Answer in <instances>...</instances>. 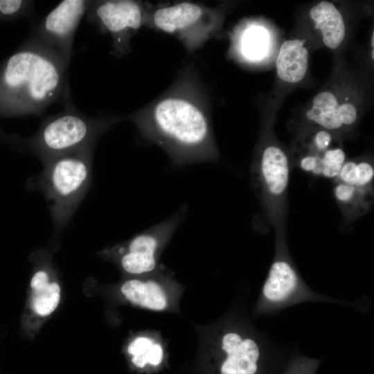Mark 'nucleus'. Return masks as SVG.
<instances>
[{
  "label": "nucleus",
  "mask_w": 374,
  "mask_h": 374,
  "mask_svg": "<svg viewBox=\"0 0 374 374\" xmlns=\"http://www.w3.org/2000/svg\"><path fill=\"white\" fill-rule=\"evenodd\" d=\"M145 141L157 145L176 166L214 161L215 144L204 88L193 69L143 108L126 115Z\"/></svg>",
  "instance_id": "1"
},
{
  "label": "nucleus",
  "mask_w": 374,
  "mask_h": 374,
  "mask_svg": "<svg viewBox=\"0 0 374 374\" xmlns=\"http://www.w3.org/2000/svg\"><path fill=\"white\" fill-rule=\"evenodd\" d=\"M68 64L60 54L28 37L0 61V118L39 116L71 98Z\"/></svg>",
  "instance_id": "2"
},
{
  "label": "nucleus",
  "mask_w": 374,
  "mask_h": 374,
  "mask_svg": "<svg viewBox=\"0 0 374 374\" xmlns=\"http://www.w3.org/2000/svg\"><path fill=\"white\" fill-rule=\"evenodd\" d=\"M94 149L87 147L48 159L42 162V172L26 182L29 190L44 194L57 233L67 225L90 187Z\"/></svg>",
  "instance_id": "3"
},
{
  "label": "nucleus",
  "mask_w": 374,
  "mask_h": 374,
  "mask_svg": "<svg viewBox=\"0 0 374 374\" xmlns=\"http://www.w3.org/2000/svg\"><path fill=\"white\" fill-rule=\"evenodd\" d=\"M122 120L123 117L114 114L89 116L79 111L70 98L64 103L62 111L46 116L37 131L25 138L26 150L44 162L87 147H96L98 139Z\"/></svg>",
  "instance_id": "4"
},
{
  "label": "nucleus",
  "mask_w": 374,
  "mask_h": 374,
  "mask_svg": "<svg viewBox=\"0 0 374 374\" xmlns=\"http://www.w3.org/2000/svg\"><path fill=\"white\" fill-rule=\"evenodd\" d=\"M291 161L275 143L264 145L251 168V178L262 211L277 233H285Z\"/></svg>",
  "instance_id": "5"
},
{
  "label": "nucleus",
  "mask_w": 374,
  "mask_h": 374,
  "mask_svg": "<svg viewBox=\"0 0 374 374\" xmlns=\"http://www.w3.org/2000/svg\"><path fill=\"white\" fill-rule=\"evenodd\" d=\"M275 246L274 257L257 305L258 313H276L304 301L340 303L351 305L348 302L319 294L307 286L289 253L285 233H276Z\"/></svg>",
  "instance_id": "6"
},
{
  "label": "nucleus",
  "mask_w": 374,
  "mask_h": 374,
  "mask_svg": "<svg viewBox=\"0 0 374 374\" xmlns=\"http://www.w3.org/2000/svg\"><path fill=\"white\" fill-rule=\"evenodd\" d=\"M222 19L217 8L181 1L152 8L147 26L175 36L188 52H195L219 30Z\"/></svg>",
  "instance_id": "7"
},
{
  "label": "nucleus",
  "mask_w": 374,
  "mask_h": 374,
  "mask_svg": "<svg viewBox=\"0 0 374 374\" xmlns=\"http://www.w3.org/2000/svg\"><path fill=\"white\" fill-rule=\"evenodd\" d=\"M151 9L141 1H92L87 19L101 33L110 35L111 53L121 57L131 52V39L143 26H147Z\"/></svg>",
  "instance_id": "8"
},
{
  "label": "nucleus",
  "mask_w": 374,
  "mask_h": 374,
  "mask_svg": "<svg viewBox=\"0 0 374 374\" xmlns=\"http://www.w3.org/2000/svg\"><path fill=\"white\" fill-rule=\"evenodd\" d=\"M188 210L187 204H184L174 214L118 247L117 254L122 269L131 274L152 271L161 245L184 220Z\"/></svg>",
  "instance_id": "9"
},
{
  "label": "nucleus",
  "mask_w": 374,
  "mask_h": 374,
  "mask_svg": "<svg viewBox=\"0 0 374 374\" xmlns=\"http://www.w3.org/2000/svg\"><path fill=\"white\" fill-rule=\"evenodd\" d=\"M91 1H62L33 28L29 37L57 51L69 64L76 30Z\"/></svg>",
  "instance_id": "10"
},
{
  "label": "nucleus",
  "mask_w": 374,
  "mask_h": 374,
  "mask_svg": "<svg viewBox=\"0 0 374 374\" xmlns=\"http://www.w3.org/2000/svg\"><path fill=\"white\" fill-rule=\"evenodd\" d=\"M221 337L220 348L225 356L221 374H256L262 353L270 343L267 339L245 335L237 330L226 331Z\"/></svg>",
  "instance_id": "11"
},
{
  "label": "nucleus",
  "mask_w": 374,
  "mask_h": 374,
  "mask_svg": "<svg viewBox=\"0 0 374 374\" xmlns=\"http://www.w3.org/2000/svg\"><path fill=\"white\" fill-rule=\"evenodd\" d=\"M305 117L315 127L336 134L356 123L358 111L353 102L341 100L334 92L323 91L314 96Z\"/></svg>",
  "instance_id": "12"
},
{
  "label": "nucleus",
  "mask_w": 374,
  "mask_h": 374,
  "mask_svg": "<svg viewBox=\"0 0 374 374\" xmlns=\"http://www.w3.org/2000/svg\"><path fill=\"white\" fill-rule=\"evenodd\" d=\"M305 40H286L281 45L276 58V73L280 80L297 83L305 77L308 68V51Z\"/></svg>",
  "instance_id": "13"
},
{
  "label": "nucleus",
  "mask_w": 374,
  "mask_h": 374,
  "mask_svg": "<svg viewBox=\"0 0 374 374\" xmlns=\"http://www.w3.org/2000/svg\"><path fill=\"white\" fill-rule=\"evenodd\" d=\"M310 16L325 46L330 49L338 48L345 37L346 26L337 8L332 3L322 1L310 9Z\"/></svg>",
  "instance_id": "14"
},
{
  "label": "nucleus",
  "mask_w": 374,
  "mask_h": 374,
  "mask_svg": "<svg viewBox=\"0 0 374 374\" xmlns=\"http://www.w3.org/2000/svg\"><path fill=\"white\" fill-rule=\"evenodd\" d=\"M333 194L346 221H353L368 212L372 206L373 192L335 181Z\"/></svg>",
  "instance_id": "15"
},
{
  "label": "nucleus",
  "mask_w": 374,
  "mask_h": 374,
  "mask_svg": "<svg viewBox=\"0 0 374 374\" xmlns=\"http://www.w3.org/2000/svg\"><path fill=\"white\" fill-rule=\"evenodd\" d=\"M48 269L40 268L30 280L32 308L39 316H48L57 307L60 299V287L56 282H50Z\"/></svg>",
  "instance_id": "16"
},
{
  "label": "nucleus",
  "mask_w": 374,
  "mask_h": 374,
  "mask_svg": "<svg viewBox=\"0 0 374 374\" xmlns=\"http://www.w3.org/2000/svg\"><path fill=\"white\" fill-rule=\"evenodd\" d=\"M121 290L134 304L154 310H162L166 308V294L155 282L131 279L122 285Z\"/></svg>",
  "instance_id": "17"
},
{
  "label": "nucleus",
  "mask_w": 374,
  "mask_h": 374,
  "mask_svg": "<svg viewBox=\"0 0 374 374\" xmlns=\"http://www.w3.org/2000/svg\"><path fill=\"white\" fill-rule=\"evenodd\" d=\"M269 46V35L264 28L251 24L242 30L238 47L242 57L250 62L265 57Z\"/></svg>",
  "instance_id": "18"
},
{
  "label": "nucleus",
  "mask_w": 374,
  "mask_h": 374,
  "mask_svg": "<svg viewBox=\"0 0 374 374\" xmlns=\"http://www.w3.org/2000/svg\"><path fill=\"white\" fill-rule=\"evenodd\" d=\"M128 353L132 355L133 364L143 368L147 363L159 365L163 359V353L160 344L154 343L146 337H138L133 340L127 348Z\"/></svg>",
  "instance_id": "19"
},
{
  "label": "nucleus",
  "mask_w": 374,
  "mask_h": 374,
  "mask_svg": "<svg viewBox=\"0 0 374 374\" xmlns=\"http://www.w3.org/2000/svg\"><path fill=\"white\" fill-rule=\"evenodd\" d=\"M35 4V1L30 0H0V22L30 18Z\"/></svg>",
  "instance_id": "20"
},
{
  "label": "nucleus",
  "mask_w": 374,
  "mask_h": 374,
  "mask_svg": "<svg viewBox=\"0 0 374 374\" xmlns=\"http://www.w3.org/2000/svg\"><path fill=\"white\" fill-rule=\"evenodd\" d=\"M355 184L354 186L373 192L374 167L370 159H356Z\"/></svg>",
  "instance_id": "21"
},
{
  "label": "nucleus",
  "mask_w": 374,
  "mask_h": 374,
  "mask_svg": "<svg viewBox=\"0 0 374 374\" xmlns=\"http://www.w3.org/2000/svg\"><path fill=\"white\" fill-rule=\"evenodd\" d=\"M0 143L5 144L18 152L26 150L25 138L19 134L14 133L10 134L0 127Z\"/></svg>",
  "instance_id": "22"
},
{
  "label": "nucleus",
  "mask_w": 374,
  "mask_h": 374,
  "mask_svg": "<svg viewBox=\"0 0 374 374\" xmlns=\"http://www.w3.org/2000/svg\"><path fill=\"white\" fill-rule=\"evenodd\" d=\"M315 362L306 359H299L292 370L290 374H312Z\"/></svg>",
  "instance_id": "23"
}]
</instances>
